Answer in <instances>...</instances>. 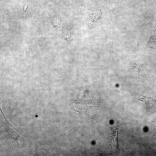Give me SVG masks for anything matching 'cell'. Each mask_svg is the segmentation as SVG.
<instances>
[{"label":"cell","mask_w":156,"mask_h":156,"mask_svg":"<svg viewBox=\"0 0 156 156\" xmlns=\"http://www.w3.org/2000/svg\"><path fill=\"white\" fill-rule=\"evenodd\" d=\"M139 100L143 102L148 109L152 110L156 109V100L152 98L141 96Z\"/></svg>","instance_id":"obj_3"},{"label":"cell","mask_w":156,"mask_h":156,"mask_svg":"<svg viewBox=\"0 0 156 156\" xmlns=\"http://www.w3.org/2000/svg\"><path fill=\"white\" fill-rule=\"evenodd\" d=\"M153 135L155 136V137H156V133H155L154 134H153Z\"/></svg>","instance_id":"obj_5"},{"label":"cell","mask_w":156,"mask_h":156,"mask_svg":"<svg viewBox=\"0 0 156 156\" xmlns=\"http://www.w3.org/2000/svg\"><path fill=\"white\" fill-rule=\"evenodd\" d=\"M63 40L66 48H71L76 39L73 32L65 30L64 33Z\"/></svg>","instance_id":"obj_2"},{"label":"cell","mask_w":156,"mask_h":156,"mask_svg":"<svg viewBox=\"0 0 156 156\" xmlns=\"http://www.w3.org/2000/svg\"><path fill=\"white\" fill-rule=\"evenodd\" d=\"M28 3L27 2H26L25 3L23 7V12H25L27 9L28 5Z\"/></svg>","instance_id":"obj_4"},{"label":"cell","mask_w":156,"mask_h":156,"mask_svg":"<svg viewBox=\"0 0 156 156\" xmlns=\"http://www.w3.org/2000/svg\"><path fill=\"white\" fill-rule=\"evenodd\" d=\"M149 25L150 37L146 45L148 47L156 50V29L150 21H149Z\"/></svg>","instance_id":"obj_1"}]
</instances>
